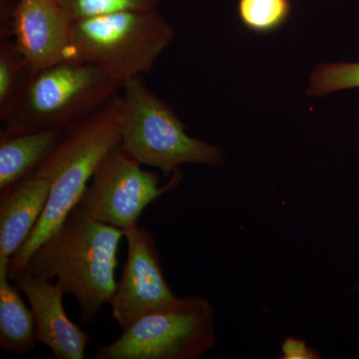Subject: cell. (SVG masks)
<instances>
[{
	"mask_svg": "<svg viewBox=\"0 0 359 359\" xmlns=\"http://www.w3.org/2000/svg\"><path fill=\"white\" fill-rule=\"evenodd\" d=\"M123 237L121 229L92 218L79 203L33 252L25 271L49 280L56 278L65 295L76 297L82 321L93 323L114 294Z\"/></svg>",
	"mask_w": 359,
	"mask_h": 359,
	"instance_id": "cell-1",
	"label": "cell"
},
{
	"mask_svg": "<svg viewBox=\"0 0 359 359\" xmlns=\"http://www.w3.org/2000/svg\"><path fill=\"white\" fill-rule=\"evenodd\" d=\"M122 94L102 109L66 130L65 138L37 168L50 182L46 207L32 235L7 264V276L14 280L25 271L33 252L43 244L83 198L101 161L121 143Z\"/></svg>",
	"mask_w": 359,
	"mask_h": 359,
	"instance_id": "cell-2",
	"label": "cell"
},
{
	"mask_svg": "<svg viewBox=\"0 0 359 359\" xmlns=\"http://www.w3.org/2000/svg\"><path fill=\"white\" fill-rule=\"evenodd\" d=\"M174 36L158 9L92 16L73 23L69 60L95 66L123 86L150 73Z\"/></svg>",
	"mask_w": 359,
	"mask_h": 359,
	"instance_id": "cell-3",
	"label": "cell"
},
{
	"mask_svg": "<svg viewBox=\"0 0 359 359\" xmlns=\"http://www.w3.org/2000/svg\"><path fill=\"white\" fill-rule=\"evenodd\" d=\"M121 91L119 82L95 66L62 61L30 76L2 130L66 131L102 109Z\"/></svg>",
	"mask_w": 359,
	"mask_h": 359,
	"instance_id": "cell-4",
	"label": "cell"
},
{
	"mask_svg": "<svg viewBox=\"0 0 359 359\" xmlns=\"http://www.w3.org/2000/svg\"><path fill=\"white\" fill-rule=\"evenodd\" d=\"M120 145L141 165L169 176L183 165L221 168L226 156L219 146L194 138L167 101L154 93L142 77L122 86Z\"/></svg>",
	"mask_w": 359,
	"mask_h": 359,
	"instance_id": "cell-5",
	"label": "cell"
},
{
	"mask_svg": "<svg viewBox=\"0 0 359 359\" xmlns=\"http://www.w3.org/2000/svg\"><path fill=\"white\" fill-rule=\"evenodd\" d=\"M216 344L215 311L200 297H177L99 347L96 359H198Z\"/></svg>",
	"mask_w": 359,
	"mask_h": 359,
	"instance_id": "cell-6",
	"label": "cell"
},
{
	"mask_svg": "<svg viewBox=\"0 0 359 359\" xmlns=\"http://www.w3.org/2000/svg\"><path fill=\"white\" fill-rule=\"evenodd\" d=\"M181 180V173L176 171L161 186L158 172L143 169L118 145L97 167L80 204L92 218L124 231L138 226L144 210L161 196L174 191Z\"/></svg>",
	"mask_w": 359,
	"mask_h": 359,
	"instance_id": "cell-7",
	"label": "cell"
},
{
	"mask_svg": "<svg viewBox=\"0 0 359 359\" xmlns=\"http://www.w3.org/2000/svg\"><path fill=\"white\" fill-rule=\"evenodd\" d=\"M124 237L128 254L109 302L112 316L122 330L177 299L165 278L151 231L138 226L124 231Z\"/></svg>",
	"mask_w": 359,
	"mask_h": 359,
	"instance_id": "cell-8",
	"label": "cell"
},
{
	"mask_svg": "<svg viewBox=\"0 0 359 359\" xmlns=\"http://www.w3.org/2000/svg\"><path fill=\"white\" fill-rule=\"evenodd\" d=\"M7 32L32 74L69 60L71 20L57 0H18L9 11Z\"/></svg>",
	"mask_w": 359,
	"mask_h": 359,
	"instance_id": "cell-9",
	"label": "cell"
},
{
	"mask_svg": "<svg viewBox=\"0 0 359 359\" xmlns=\"http://www.w3.org/2000/svg\"><path fill=\"white\" fill-rule=\"evenodd\" d=\"M14 285L32 309L36 341L50 349L56 359H84L91 337L68 318L58 283L23 271L14 278Z\"/></svg>",
	"mask_w": 359,
	"mask_h": 359,
	"instance_id": "cell-10",
	"label": "cell"
},
{
	"mask_svg": "<svg viewBox=\"0 0 359 359\" xmlns=\"http://www.w3.org/2000/svg\"><path fill=\"white\" fill-rule=\"evenodd\" d=\"M50 193V182L35 170L0 191V259L15 256L32 235Z\"/></svg>",
	"mask_w": 359,
	"mask_h": 359,
	"instance_id": "cell-11",
	"label": "cell"
},
{
	"mask_svg": "<svg viewBox=\"0 0 359 359\" xmlns=\"http://www.w3.org/2000/svg\"><path fill=\"white\" fill-rule=\"evenodd\" d=\"M65 131L7 132L0 134V191L25 178L65 138Z\"/></svg>",
	"mask_w": 359,
	"mask_h": 359,
	"instance_id": "cell-12",
	"label": "cell"
},
{
	"mask_svg": "<svg viewBox=\"0 0 359 359\" xmlns=\"http://www.w3.org/2000/svg\"><path fill=\"white\" fill-rule=\"evenodd\" d=\"M8 261L0 259V348L16 354H28L35 348L34 316L26 306L22 292L9 283Z\"/></svg>",
	"mask_w": 359,
	"mask_h": 359,
	"instance_id": "cell-13",
	"label": "cell"
},
{
	"mask_svg": "<svg viewBox=\"0 0 359 359\" xmlns=\"http://www.w3.org/2000/svg\"><path fill=\"white\" fill-rule=\"evenodd\" d=\"M32 73L14 41L0 43V120L6 119Z\"/></svg>",
	"mask_w": 359,
	"mask_h": 359,
	"instance_id": "cell-14",
	"label": "cell"
},
{
	"mask_svg": "<svg viewBox=\"0 0 359 359\" xmlns=\"http://www.w3.org/2000/svg\"><path fill=\"white\" fill-rule=\"evenodd\" d=\"M292 13L290 0H238V15L250 32L268 34L282 28Z\"/></svg>",
	"mask_w": 359,
	"mask_h": 359,
	"instance_id": "cell-15",
	"label": "cell"
},
{
	"mask_svg": "<svg viewBox=\"0 0 359 359\" xmlns=\"http://www.w3.org/2000/svg\"><path fill=\"white\" fill-rule=\"evenodd\" d=\"M353 88H359V62L321 65L311 72L308 95L323 97Z\"/></svg>",
	"mask_w": 359,
	"mask_h": 359,
	"instance_id": "cell-16",
	"label": "cell"
},
{
	"mask_svg": "<svg viewBox=\"0 0 359 359\" xmlns=\"http://www.w3.org/2000/svg\"><path fill=\"white\" fill-rule=\"evenodd\" d=\"M72 21L119 11L157 9L166 0H57Z\"/></svg>",
	"mask_w": 359,
	"mask_h": 359,
	"instance_id": "cell-17",
	"label": "cell"
},
{
	"mask_svg": "<svg viewBox=\"0 0 359 359\" xmlns=\"http://www.w3.org/2000/svg\"><path fill=\"white\" fill-rule=\"evenodd\" d=\"M283 358L285 359H316L320 354L311 347L306 346L302 339H287L283 342Z\"/></svg>",
	"mask_w": 359,
	"mask_h": 359,
	"instance_id": "cell-18",
	"label": "cell"
},
{
	"mask_svg": "<svg viewBox=\"0 0 359 359\" xmlns=\"http://www.w3.org/2000/svg\"><path fill=\"white\" fill-rule=\"evenodd\" d=\"M15 1H18V0H15Z\"/></svg>",
	"mask_w": 359,
	"mask_h": 359,
	"instance_id": "cell-19",
	"label": "cell"
}]
</instances>
